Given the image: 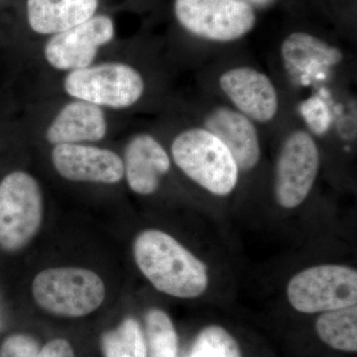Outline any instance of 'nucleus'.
I'll list each match as a JSON object with an SVG mask.
<instances>
[{"label":"nucleus","instance_id":"obj_1","mask_svg":"<svg viewBox=\"0 0 357 357\" xmlns=\"http://www.w3.org/2000/svg\"><path fill=\"white\" fill-rule=\"evenodd\" d=\"M133 256L141 273L159 292L195 299L210 283L208 267L170 234L148 229L136 236Z\"/></svg>","mask_w":357,"mask_h":357},{"label":"nucleus","instance_id":"obj_2","mask_svg":"<svg viewBox=\"0 0 357 357\" xmlns=\"http://www.w3.org/2000/svg\"><path fill=\"white\" fill-rule=\"evenodd\" d=\"M171 155L190 180L211 195L229 196L238 184L241 171L229 150L203 126L178 133L171 145Z\"/></svg>","mask_w":357,"mask_h":357},{"label":"nucleus","instance_id":"obj_3","mask_svg":"<svg viewBox=\"0 0 357 357\" xmlns=\"http://www.w3.org/2000/svg\"><path fill=\"white\" fill-rule=\"evenodd\" d=\"M32 293L44 311L55 316L79 318L102 306L105 286L98 274L86 268H50L35 277Z\"/></svg>","mask_w":357,"mask_h":357},{"label":"nucleus","instance_id":"obj_4","mask_svg":"<svg viewBox=\"0 0 357 357\" xmlns=\"http://www.w3.org/2000/svg\"><path fill=\"white\" fill-rule=\"evenodd\" d=\"M43 220V196L36 178L23 171L0 182V248L16 252L38 234Z\"/></svg>","mask_w":357,"mask_h":357},{"label":"nucleus","instance_id":"obj_5","mask_svg":"<svg viewBox=\"0 0 357 357\" xmlns=\"http://www.w3.org/2000/svg\"><path fill=\"white\" fill-rule=\"evenodd\" d=\"M68 95L98 107L122 109L139 102L145 91L142 75L123 63H103L72 70L64 81Z\"/></svg>","mask_w":357,"mask_h":357},{"label":"nucleus","instance_id":"obj_6","mask_svg":"<svg viewBox=\"0 0 357 357\" xmlns=\"http://www.w3.org/2000/svg\"><path fill=\"white\" fill-rule=\"evenodd\" d=\"M291 306L303 314H318L354 306L357 303V271L340 264L303 270L289 281Z\"/></svg>","mask_w":357,"mask_h":357},{"label":"nucleus","instance_id":"obj_7","mask_svg":"<svg viewBox=\"0 0 357 357\" xmlns=\"http://www.w3.org/2000/svg\"><path fill=\"white\" fill-rule=\"evenodd\" d=\"M174 9L188 32L215 43L243 38L256 24L255 8L243 0H175Z\"/></svg>","mask_w":357,"mask_h":357},{"label":"nucleus","instance_id":"obj_8","mask_svg":"<svg viewBox=\"0 0 357 357\" xmlns=\"http://www.w3.org/2000/svg\"><path fill=\"white\" fill-rule=\"evenodd\" d=\"M321 154L311 134L298 129L282 144L275 167L274 194L285 210L298 208L306 201L318 178Z\"/></svg>","mask_w":357,"mask_h":357},{"label":"nucleus","instance_id":"obj_9","mask_svg":"<svg viewBox=\"0 0 357 357\" xmlns=\"http://www.w3.org/2000/svg\"><path fill=\"white\" fill-rule=\"evenodd\" d=\"M114 37V24L107 15L93 16L86 22L54 35L44 49L54 69L76 70L93 64L98 49Z\"/></svg>","mask_w":357,"mask_h":357},{"label":"nucleus","instance_id":"obj_10","mask_svg":"<svg viewBox=\"0 0 357 357\" xmlns=\"http://www.w3.org/2000/svg\"><path fill=\"white\" fill-rule=\"evenodd\" d=\"M218 86L234 109L255 123H269L278 114L276 86L261 70L249 66L231 68L220 75Z\"/></svg>","mask_w":357,"mask_h":357},{"label":"nucleus","instance_id":"obj_11","mask_svg":"<svg viewBox=\"0 0 357 357\" xmlns=\"http://www.w3.org/2000/svg\"><path fill=\"white\" fill-rule=\"evenodd\" d=\"M54 168L74 182L116 184L124 177L123 161L115 152L84 144L55 145L51 154Z\"/></svg>","mask_w":357,"mask_h":357},{"label":"nucleus","instance_id":"obj_12","mask_svg":"<svg viewBox=\"0 0 357 357\" xmlns=\"http://www.w3.org/2000/svg\"><path fill=\"white\" fill-rule=\"evenodd\" d=\"M203 128L217 136L227 146L239 171L248 172L259 163L261 141L256 123L234 107H213L204 117Z\"/></svg>","mask_w":357,"mask_h":357},{"label":"nucleus","instance_id":"obj_13","mask_svg":"<svg viewBox=\"0 0 357 357\" xmlns=\"http://www.w3.org/2000/svg\"><path fill=\"white\" fill-rule=\"evenodd\" d=\"M122 161L129 188L141 196H150L158 191L162 178L171 170L168 152L148 133L131 138Z\"/></svg>","mask_w":357,"mask_h":357},{"label":"nucleus","instance_id":"obj_14","mask_svg":"<svg viewBox=\"0 0 357 357\" xmlns=\"http://www.w3.org/2000/svg\"><path fill=\"white\" fill-rule=\"evenodd\" d=\"M281 58L292 76L309 79L340 64L344 54L314 35L294 32L281 45Z\"/></svg>","mask_w":357,"mask_h":357},{"label":"nucleus","instance_id":"obj_15","mask_svg":"<svg viewBox=\"0 0 357 357\" xmlns=\"http://www.w3.org/2000/svg\"><path fill=\"white\" fill-rule=\"evenodd\" d=\"M107 122L102 107L75 100L65 105L51 122L46 138L51 144H82L103 139Z\"/></svg>","mask_w":357,"mask_h":357},{"label":"nucleus","instance_id":"obj_16","mask_svg":"<svg viewBox=\"0 0 357 357\" xmlns=\"http://www.w3.org/2000/svg\"><path fill=\"white\" fill-rule=\"evenodd\" d=\"M98 6V0H27L28 22L38 34L55 35L86 22Z\"/></svg>","mask_w":357,"mask_h":357},{"label":"nucleus","instance_id":"obj_17","mask_svg":"<svg viewBox=\"0 0 357 357\" xmlns=\"http://www.w3.org/2000/svg\"><path fill=\"white\" fill-rule=\"evenodd\" d=\"M319 337L337 351H357V306L323 312L316 321Z\"/></svg>","mask_w":357,"mask_h":357},{"label":"nucleus","instance_id":"obj_18","mask_svg":"<svg viewBox=\"0 0 357 357\" xmlns=\"http://www.w3.org/2000/svg\"><path fill=\"white\" fill-rule=\"evenodd\" d=\"M102 349L105 357H147L148 351L139 323L133 318L103 333Z\"/></svg>","mask_w":357,"mask_h":357},{"label":"nucleus","instance_id":"obj_19","mask_svg":"<svg viewBox=\"0 0 357 357\" xmlns=\"http://www.w3.org/2000/svg\"><path fill=\"white\" fill-rule=\"evenodd\" d=\"M146 337L150 357H177V333L165 312L152 309L147 312Z\"/></svg>","mask_w":357,"mask_h":357},{"label":"nucleus","instance_id":"obj_20","mask_svg":"<svg viewBox=\"0 0 357 357\" xmlns=\"http://www.w3.org/2000/svg\"><path fill=\"white\" fill-rule=\"evenodd\" d=\"M189 357H243L234 337L220 326H208L197 335Z\"/></svg>","mask_w":357,"mask_h":357},{"label":"nucleus","instance_id":"obj_21","mask_svg":"<svg viewBox=\"0 0 357 357\" xmlns=\"http://www.w3.org/2000/svg\"><path fill=\"white\" fill-rule=\"evenodd\" d=\"M39 351L38 342L30 335H13L2 344L0 357H36Z\"/></svg>","mask_w":357,"mask_h":357},{"label":"nucleus","instance_id":"obj_22","mask_svg":"<svg viewBox=\"0 0 357 357\" xmlns=\"http://www.w3.org/2000/svg\"><path fill=\"white\" fill-rule=\"evenodd\" d=\"M36 357H75V352L68 340L56 338L45 344Z\"/></svg>","mask_w":357,"mask_h":357},{"label":"nucleus","instance_id":"obj_23","mask_svg":"<svg viewBox=\"0 0 357 357\" xmlns=\"http://www.w3.org/2000/svg\"><path fill=\"white\" fill-rule=\"evenodd\" d=\"M251 6L267 7L272 6L276 0H243Z\"/></svg>","mask_w":357,"mask_h":357}]
</instances>
